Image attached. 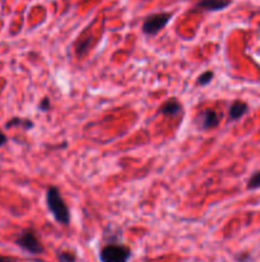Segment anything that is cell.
<instances>
[{
    "instance_id": "16",
    "label": "cell",
    "mask_w": 260,
    "mask_h": 262,
    "mask_svg": "<svg viewBox=\"0 0 260 262\" xmlns=\"http://www.w3.org/2000/svg\"><path fill=\"white\" fill-rule=\"evenodd\" d=\"M0 262H17V260L9 256H0Z\"/></svg>"
},
{
    "instance_id": "13",
    "label": "cell",
    "mask_w": 260,
    "mask_h": 262,
    "mask_svg": "<svg viewBox=\"0 0 260 262\" xmlns=\"http://www.w3.org/2000/svg\"><path fill=\"white\" fill-rule=\"evenodd\" d=\"M88 45H89V38H87V40H84L83 42L78 46V49H76V54H78L79 56H83L84 54L87 53V48H88Z\"/></svg>"
},
{
    "instance_id": "11",
    "label": "cell",
    "mask_w": 260,
    "mask_h": 262,
    "mask_svg": "<svg viewBox=\"0 0 260 262\" xmlns=\"http://www.w3.org/2000/svg\"><path fill=\"white\" fill-rule=\"evenodd\" d=\"M58 260L59 262H76V256L70 251H61L58 253Z\"/></svg>"
},
{
    "instance_id": "8",
    "label": "cell",
    "mask_w": 260,
    "mask_h": 262,
    "mask_svg": "<svg viewBox=\"0 0 260 262\" xmlns=\"http://www.w3.org/2000/svg\"><path fill=\"white\" fill-rule=\"evenodd\" d=\"M247 109H249V107H247L246 102L241 101V100H236V101L232 102L231 106H229L228 109L229 119L233 120V122L235 120L241 119V118L247 113Z\"/></svg>"
},
{
    "instance_id": "10",
    "label": "cell",
    "mask_w": 260,
    "mask_h": 262,
    "mask_svg": "<svg viewBox=\"0 0 260 262\" xmlns=\"http://www.w3.org/2000/svg\"><path fill=\"white\" fill-rule=\"evenodd\" d=\"M213 78H214V72L213 71H205L198 77V79H196V83H198L199 86H208Z\"/></svg>"
},
{
    "instance_id": "5",
    "label": "cell",
    "mask_w": 260,
    "mask_h": 262,
    "mask_svg": "<svg viewBox=\"0 0 260 262\" xmlns=\"http://www.w3.org/2000/svg\"><path fill=\"white\" fill-rule=\"evenodd\" d=\"M198 123L199 128H200L201 130L214 129V128H217L219 125V115L217 114V112H214V110L206 109L199 114Z\"/></svg>"
},
{
    "instance_id": "14",
    "label": "cell",
    "mask_w": 260,
    "mask_h": 262,
    "mask_svg": "<svg viewBox=\"0 0 260 262\" xmlns=\"http://www.w3.org/2000/svg\"><path fill=\"white\" fill-rule=\"evenodd\" d=\"M38 109H40L41 112H47V110L50 109V100H48L47 97H45V99L40 102V105H38Z\"/></svg>"
},
{
    "instance_id": "9",
    "label": "cell",
    "mask_w": 260,
    "mask_h": 262,
    "mask_svg": "<svg viewBox=\"0 0 260 262\" xmlns=\"http://www.w3.org/2000/svg\"><path fill=\"white\" fill-rule=\"evenodd\" d=\"M33 122L30 119H22V118H13L10 119L9 122L5 124L7 128H12V127H22L23 129L28 130V129H32L33 128Z\"/></svg>"
},
{
    "instance_id": "7",
    "label": "cell",
    "mask_w": 260,
    "mask_h": 262,
    "mask_svg": "<svg viewBox=\"0 0 260 262\" xmlns=\"http://www.w3.org/2000/svg\"><path fill=\"white\" fill-rule=\"evenodd\" d=\"M181 110H183V106H181L180 102H178L176 99H170L167 100L162 106H161L160 113L162 115H165V117L172 118L180 114Z\"/></svg>"
},
{
    "instance_id": "17",
    "label": "cell",
    "mask_w": 260,
    "mask_h": 262,
    "mask_svg": "<svg viewBox=\"0 0 260 262\" xmlns=\"http://www.w3.org/2000/svg\"><path fill=\"white\" fill-rule=\"evenodd\" d=\"M246 258H249V256H247V255L240 256V257H237V261H239V262H245V261H246Z\"/></svg>"
},
{
    "instance_id": "12",
    "label": "cell",
    "mask_w": 260,
    "mask_h": 262,
    "mask_svg": "<svg viewBox=\"0 0 260 262\" xmlns=\"http://www.w3.org/2000/svg\"><path fill=\"white\" fill-rule=\"evenodd\" d=\"M247 188L249 189H257L260 188V171H256L251 176V178L247 182Z\"/></svg>"
},
{
    "instance_id": "6",
    "label": "cell",
    "mask_w": 260,
    "mask_h": 262,
    "mask_svg": "<svg viewBox=\"0 0 260 262\" xmlns=\"http://www.w3.org/2000/svg\"><path fill=\"white\" fill-rule=\"evenodd\" d=\"M231 4V0H199L196 8L205 12H217V10L226 9Z\"/></svg>"
},
{
    "instance_id": "3",
    "label": "cell",
    "mask_w": 260,
    "mask_h": 262,
    "mask_svg": "<svg viewBox=\"0 0 260 262\" xmlns=\"http://www.w3.org/2000/svg\"><path fill=\"white\" fill-rule=\"evenodd\" d=\"M15 245L19 248H22L24 252L30 253V255H41L43 253V246L41 241L38 239L37 234L33 229L28 228V229L22 230L19 235L15 239Z\"/></svg>"
},
{
    "instance_id": "4",
    "label": "cell",
    "mask_w": 260,
    "mask_h": 262,
    "mask_svg": "<svg viewBox=\"0 0 260 262\" xmlns=\"http://www.w3.org/2000/svg\"><path fill=\"white\" fill-rule=\"evenodd\" d=\"M171 17H172L171 13H155V14L148 15L144 22H143V33L148 36H155L158 32H161V30H163L167 26Z\"/></svg>"
},
{
    "instance_id": "2",
    "label": "cell",
    "mask_w": 260,
    "mask_h": 262,
    "mask_svg": "<svg viewBox=\"0 0 260 262\" xmlns=\"http://www.w3.org/2000/svg\"><path fill=\"white\" fill-rule=\"evenodd\" d=\"M132 250L121 243H109L99 251L101 262H129Z\"/></svg>"
},
{
    "instance_id": "1",
    "label": "cell",
    "mask_w": 260,
    "mask_h": 262,
    "mask_svg": "<svg viewBox=\"0 0 260 262\" xmlns=\"http://www.w3.org/2000/svg\"><path fill=\"white\" fill-rule=\"evenodd\" d=\"M46 205L56 222L61 225H69L70 223V211L65 201L61 197L60 191L56 187H48L46 191Z\"/></svg>"
},
{
    "instance_id": "15",
    "label": "cell",
    "mask_w": 260,
    "mask_h": 262,
    "mask_svg": "<svg viewBox=\"0 0 260 262\" xmlns=\"http://www.w3.org/2000/svg\"><path fill=\"white\" fill-rule=\"evenodd\" d=\"M7 142H8V137L2 132V130H0V147L4 146Z\"/></svg>"
}]
</instances>
